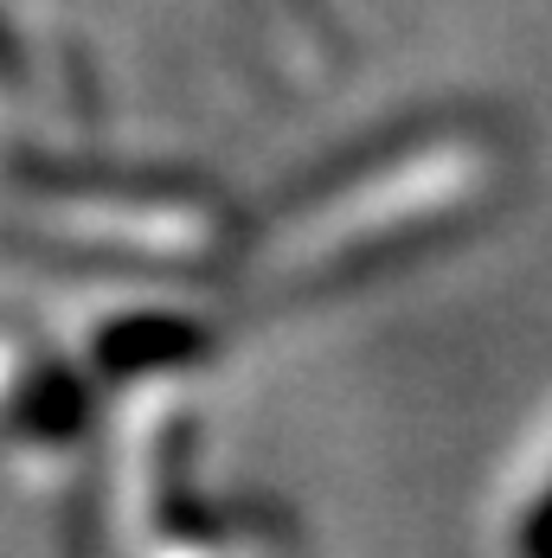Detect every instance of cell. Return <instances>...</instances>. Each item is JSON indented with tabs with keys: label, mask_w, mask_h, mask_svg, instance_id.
Listing matches in <instances>:
<instances>
[{
	"label": "cell",
	"mask_w": 552,
	"mask_h": 558,
	"mask_svg": "<svg viewBox=\"0 0 552 558\" xmlns=\"http://www.w3.org/2000/svg\"><path fill=\"white\" fill-rule=\"evenodd\" d=\"M213 353V335L193 322V315H173V308H142V315H116L97 328L91 340V360L104 379H148V373H173V366H193Z\"/></svg>",
	"instance_id": "6da1fadb"
},
{
	"label": "cell",
	"mask_w": 552,
	"mask_h": 558,
	"mask_svg": "<svg viewBox=\"0 0 552 558\" xmlns=\"http://www.w3.org/2000/svg\"><path fill=\"white\" fill-rule=\"evenodd\" d=\"M7 417H13V430H26L39 444H71L91 424V386L64 360H33L7 386Z\"/></svg>",
	"instance_id": "7a4b0ae2"
},
{
	"label": "cell",
	"mask_w": 552,
	"mask_h": 558,
	"mask_svg": "<svg viewBox=\"0 0 552 558\" xmlns=\"http://www.w3.org/2000/svg\"><path fill=\"white\" fill-rule=\"evenodd\" d=\"M514 558H552V482L533 495V507L514 526Z\"/></svg>",
	"instance_id": "3957f363"
},
{
	"label": "cell",
	"mask_w": 552,
	"mask_h": 558,
	"mask_svg": "<svg viewBox=\"0 0 552 558\" xmlns=\"http://www.w3.org/2000/svg\"><path fill=\"white\" fill-rule=\"evenodd\" d=\"M0 58H7V20H0Z\"/></svg>",
	"instance_id": "277c9868"
}]
</instances>
